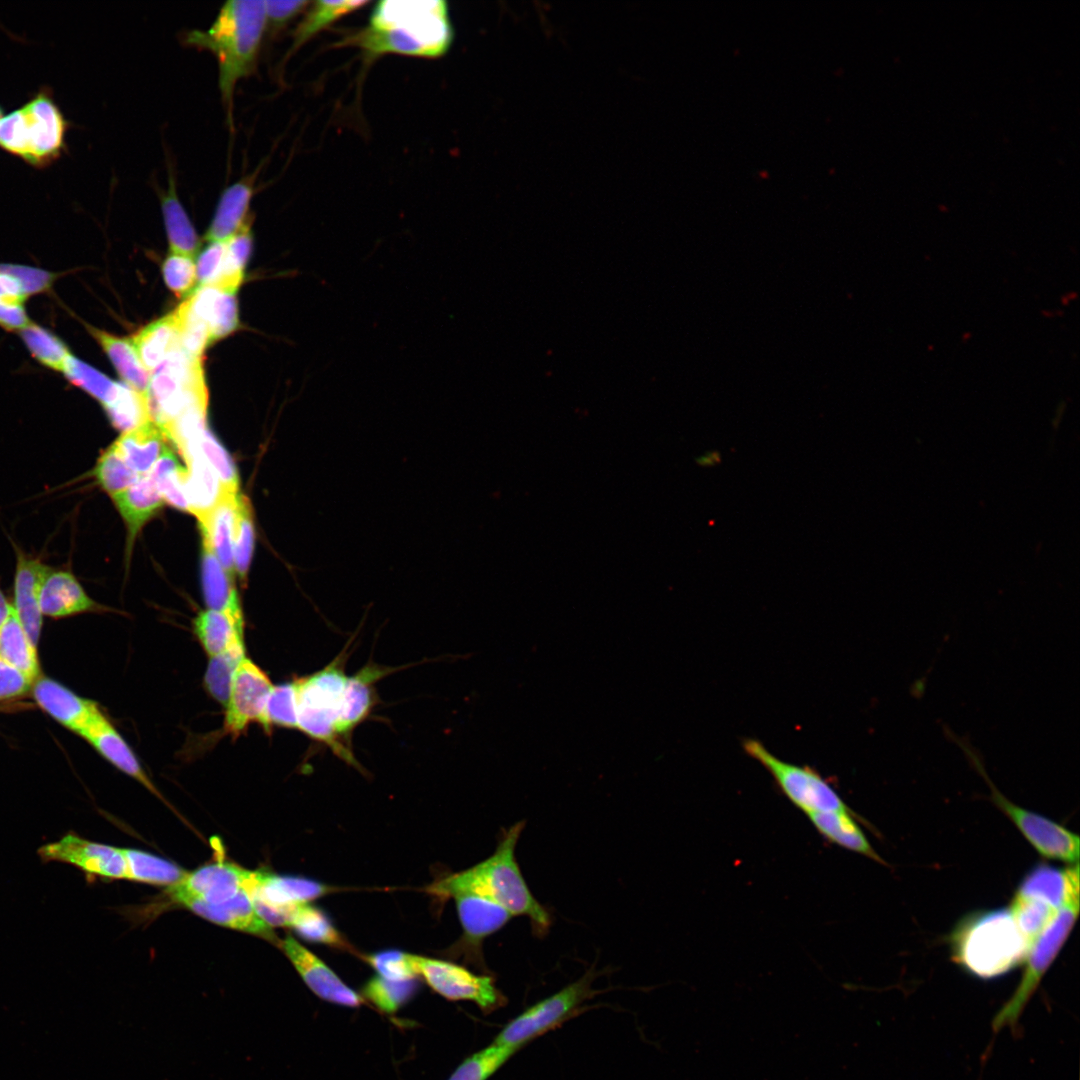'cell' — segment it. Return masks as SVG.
Here are the masks:
<instances>
[{"mask_svg": "<svg viewBox=\"0 0 1080 1080\" xmlns=\"http://www.w3.org/2000/svg\"><path fill=\"white\" fill-rule=\"evenodd\" d=\"M261 726L270 731L273 727L297 728L296 692L293 680L273 685L264 708Z\"/></svg>", "mask_w": 1080, "mask_h": 1080, "instance_id": "obj_49", "label": "cell"}, {"mask_svg": "<svg viewBox=\"0 0 1080 1080\" xmlns=\"http://www.w3.org/2000/svg\"><path fill=\"white\" fill-rule=\"evenodd\" d=\"M12 610L13 605L8 602L7 598L5 597L3 591L0 588V630L8 619Z\"/></svg>", "mask_w": 1080, "mask_h": 1080, "instance_id": "obj_60", "label": "cell"}, {"mask_svg": "<svg viewBox=\"0 0 1080 1080\" xmlns=\"http://www.w3.org/2000/svg\"><path fill=\"white\" fill-rule=\"evenodd\" d=\"M4 112H5V111H4L3 107H2V105L0 104V120H1V119H2V117L4 116V114H5Z\"/></svg>", "mask_w": 1080, "mask_h": 1080, "instance_id": "obj_62", "label": "cell"}, {"mask_svg": "<svg viewBox=\"0 0 1080 1080\" xmlns=\"http://www.w3.org/2000/svg\"><path fill=\"white\" fill-rule=\"evenodd\" d=\"M121 851L127 862L129 880L172 886L187 874L174 863L149 853L122 848Z\"/></svg>", "mask_w": 1080, "mask_h": 1080, "instance_id": "obj_39", "label": "cell"}, {"mask_svg": "<svg viewBox=\"0 0 1080 1080\" xmlns=\"http://www.w3.org/2000/svg\"><path fill=\"white\" fill-rule=\"evenodd\" d=\"M39 605L42 615L52 618L103 609L87 595L72 572L53 568L42 582Z\"/></svg>", "mask_w": 1080, "mask_h": 1080, "instance_id": "obj_24", "label": "cell"}, {"mask_svg": "<svg viewBox=\"0 0 1080 1080\" xmlns=\"http://www.w3.org/2000/svg\"><path fill=\"white\" fill-rule=\"evenodd\" d=\"M280 947L309 989L322 1000L358 1007L364 998L349 988L320 958L292 936L280 941Z\"/></svg>", "mask_w": 1080, "mask_h": 1080, "instance_id": "obj_15", "label": "cell"}, {"mask_svg": "<svg viewBox=\"0 0 1080 1080\" xmlns=\"http://www.w3.org/2000/svg\"><path fill=\"white\" fill-rule=\"evenodd\" d=\"M242 888L251 900L272 906L309 903L331 891L314 880L248 870H244Z\"/></svg>", "mask_w": 1080, "mask_h": 1080, "instance_id": "obj_19", "label": "cell"}, {"mask_svg": "<svg viewBox=\"0 0 1080 1080\" xmlns=\"http://www.w3.org/2000/svg\"><path fill=\"white\" fill-rule=\"evenodd\" d=\"M453 37L446 1L383 0L373 8L368 27L349 41L371 56L438 58L448 52Z\"/></svg>", "mask_w": 1080, "mask_h": 1080, "instance_id": "obj_1", "label": "cell"}, {"mask_svg": "<svg viewBox=\"0 0 1080 1080\" xmlns=\"http://www.w3.org/2000/svg\"><path fill=\"white\" fill-rule=\"evenodd\" d=\"M147 402L152 420L162 430L187 408L208 404L202 358L190 356L177 344L150 373Z\"/></svg>", "mask_w": 1080, "mask_h": 1080, "instance_id": "obj_8", "label": "cell"}, {"mask_svg": "<svg viewBox=\"0 0 1080 1080\" xmlns=\"http://www.w3.org/2000/svg\"><path fill=\"white\" fill-rule=\"evenodd\" d=\"M42 863L71 865L87 876L128 879V866L121 848L85 839L73 831L39 847Z\"/></svg>", "mask_w": 1080, "mask_h": 1080, "instance_id": "obj_13", "label": "cell"}, {"mask_svg": "<svg viewBox=\"0 0 1080 1080\" xmlns=\"http://www.w3.org/2000/svg\"><path fill=\"white\" fill-rule=\"evenodd\" d=\"M0 658L21 671L32 684L40 676L37 648L30 642L14 608L0 630Z\"/></svg>", "mask_w": 1080, "mask_h": 1080, "instance_id": "obj_37", "label": "cell"}, {"mask_svg": "<svg viewBox=\"0 0 1080 1080\" xmlns=\"http://www.w3.org/2000/svg\"><path fill=\"white\" fill-rule=\"evenodd\" d=\"M364 960L387 980L408 981L419 976L414 954L389 950L365 955Z\"/></svg>", "mask_w": 1080, "mask_h": 1080, "instance_id": "obj_54", "label": "cell"}, {"mask_svg": "<svg viewBox=\"0 0 1080 1080\" xmlns=\"http://www.w3.org/2000/svg\"><path fill=\"white\" fill-rule=\"evenodd\" d=\"M20 336L31 355L39 363L54 371H63L71 353L62 339L34 323L21 329Z\"/></svg>", "mask_w": 1080, "mask_h": 1080, "instance_id": "obj_45", "label": "cell"}, {"mask_svg": "<svg viewBox=\"0 0 1080 1080\" xmlns=\"http://www.w3.org/2000/svg\"><path fill=\"white\" fill-rule=\"evenodd\" d=\"M718 456V454L716 456H713V453H710V455L700 456L697 459V462L699 465L702 466L713 465L714 463H717L719 461Z\"/></svg>", "mask_w": 1080, "mask_h": 1080, "instance_id": "obj_61", "label": "cell"}, {"mask_svg": "<svg viewBox=\"0 0 1080 1080\" xmlns=\"http://www.w3.org/2000/svg\"><path fill=\"white\" fill-rule=\"evenodd\" d=\"M32 691L43 710L78 735L102 712L95 702L76 695L50 678L39 676L32 684Z\"/></svg>", "mask_w": 1080, "mask_h": 1080, "instance_id": "obj_21", "label": "cell"}, {"mask_svg": "<svg viewBox=\"0 0 1080 1080\" xmlns=\"http://www.w3.org/2000/svg\"><path fill=\"white\" fill-rule=\"evenodd\" d=\"M199 448L216 474L224 494H239V476L236 466L225 448L206 428L199 439Z\"/></svg>", "mask_w": 1080, "mask_h": 1080, "instance_id": "obj_51", "label": "cell"}, {"mask_svg": "<svg viewBox=\"0 0 1080 1080\" xmlns=\"http://www.w3.org/2000/svg\"><path fill=\"white\" fill-rule=\"evenodd\" d=\"M177 903L216 924L269 940L275 939L272 928L259 917L243 888L234 897L220 904H209L193 898H183Z\"/></svg>", "mask_w": 1080, "mask_h": 1080, "instance_id": "obj_23", "label": "cell"}, {"mask_svg": "<svg viewBox=\"0 0 1080 1080\" xmlns=\"http://www.w3.org/2000/svg\"><path fill=\"white\" fill-rule=\"evenodd\" d=\"M148 474L165 502L181 511L190 512L184 488L186 468L180 465L168 446Z\"/></svg>", "mask_w": 1080, "mask_h": 1080, "instance_id": "obj_41", "label": "cell"}, {"mask_svg": "<svg viewBox=\"0 0 1080 1080\" xmlns=\"http://www.w3.org/2000/svg\"><path fill=\"white\" fill-rule=\"evenodd\" d=\"M14 549L16 570L13 608L30 642L37 648L43 617L39 605L40 589L51 567L16 545Z\"/></svg>", "mask_w": 1080, "mask_h": 1080, "instance_id": "obj_18", "label": "cell"}, {"mask_svg": "<svg viewBox=\"0 0 1080 1080\" xmlns=\"http://www.w3.org/2000/svg\"><path fill=\"white\" fill-rule=\"evenodd\" d=\"M236 496L225 495L210 514L199 522L201 534L207 536L217 559L228 577L234 582L236 572L233 540Z\"/></svg>", "mask_w": 1080, "mask_h": 1080, "instance_id": "obj_33", "label": "cell"}, {"mask_svg": "<svg viewBox=\"0 0 1080 1080\" xmlns=\"http://www.w3.org/2000/svg\"><path fill=\"white\" fill-rule=\"evenodd\" d=\"M245 655V645L240 643L209 660L204 686L209 695L223 706L228 699L235 669Z\"/></svg>", "mask_w": 1080, "mask_h": 1080, "instance_id": "obj_47", "label": "cell"}, {"mask_svg": "<svg viewBox=\"0 0 1080 1080\" xmlns=\"http://www.w3.org/2000/svg\"><path fill=\"white\" fill-rule=\"evenodd\" d=\"M87 330L102 347L124 383L147 397L150 372L142 364L131 340L90 325Z\"/></svg>", "mask_w": 1080, "mask_h": 1080, "instance_id": "obj_32", "label": "cell"}, {"mask_svg": "<svg viewBox=\"0 0 1080 1080\" xmlns=\"http://www.w3.org/2000/svg\"><path fill=\"white\" fill-rule=\"evenodd\" d=\"M254 180V175L247 176L222 192L205 240L227 241L250 219L248 212L255 191Z\"/></svg>", "mask_w": 1080, "mask_h": 1080, "instance_id": "obj_27", "label": "cell"}, {"mask_svg": "<svg viewBox=\"0 0 1080 1080\" xmlns=\"http://www.w3.org/2000/svg\"><path fill=\"white\" fill-rule=\"evenodd\" d=\"M266 25L265 1L230 0L209 29L191 30L184 37L186 45L215 56L219 90L230 125L236 84L254 70Z\"/></svg>", "mask_w": 1080, "mask_h": 1080, "instance_id": "obj_2", "label": "cell"}, {"mask_svg": "<svg viewBox=\"0 0 1080 1080\" xmlns=\"http://www.w3.org/2000/svg\"><path fill=\"white\" fill-rule=\"evenodd\" d=\"M418 974L438 994L448 1000L474 1002L485 1013L506 1003L505 996L488 975H476L457 964L415 955Z\"/></svg>", "mask_w": 1080, "mask_h": 1080, "instance_id": "obj_12", "label": "cell"}, {"mask_svg": "<svg viewBox=\"0 0 1080 1080\" xmlns=\"http://www.w3.org/2000/svg\"><path fill=\"white\" fill-rule=\"evenodd\" d=\"M1079 914V865L1070 866L1066 897L1056 915L1039 935L1025 959V969L1015 992L996 1014L995 1031L1015 1026L1072 931Z\"/></svg>", "mask_w": 1080, "mask_h": 1080, "instance_id": "obj_7", "label": "cell"}, {"mask_svg": "<svg viewBox=\"0 0 1080 1080\" xmlns=\"http://www.w3.org/2000/svg\"><path fill=\"white\" fill-rule=\"evenodd\" d=\"M950 943L953 960L983 979L1009 972L1030 951L1008 907L968 916L956 927Z\"/></svg>", "mask_w": 1080, "mask_h": 1080, "instance_id": "obj_4", "label": "cell"}, {"mask_svg": "<svg viewBox=\"0 0 1080 1080\" xmlns=\"http://www.w3.org/2000/svg\"><path fill=\"white\" fill-rule=\"evenodd\" d=\"M70 127L52 90L42 86L20 107L4 114L0 120V149L33 168L43 169L67 151Z\"/></svg>", "mask_w": 1080, "mask_h": 1080, "instance_id": "obj_5", "label": "cell"}, {"mask_svg": "<svg viewBox=\"0 0 1080 1080\" xmlns=\"http://www.w3.org/2000/svg\"><path fill=\"white\" fill-rule=\"evenodd\" d=\"M226 251V241L209 242L196 262L198 286L212 285L218 279Z\"/></svg>", "mask_w": 1080, "mask_h": 1080, "instance_id": "obj_56", "label": "cell"}, {"mask_svg": "<svg viewBox=\"0 0 1080 1080\" xmlns=\"http://www.w3.org/2000/svg\"><path fill=\"white\" fill-rule=\"evenodd\" d=\"M254 541L255 532L251 504L247 497L238 494L235 501L233 550L235 572L242 585L246 583L254 551Z\"/></svg>", "mask_w": 1080, "mask_h": 1080, "instance_id": "obj_43", "label": "cell"}, {"mask_svg": "<svg viewBox=\"0 0 1080 1080\" xmlns=\"http://www.w3.org/2000/svg\"><path fill=\"white\" fill-rule=\"evenodd\" d=\"M591 972L559 992L529 1007L512 1019L493 1043L519 1049L528 1041L551 1030L574 1015L579 1006L593 996Z\"/></svg>", "mask_w": 1080, "mask_h": 1080, "instance_id": "obj_11", "label": "cell"}, {"mask_svg": "<svg viewBox=\"0 0 1080 1080\" xmlns=\"http://www.w3.org/2000/svg\"><path fill=\"white\" fill-rule=\"evenodd\" d=\"M168 188L160 193L161 210L170 252L191 256L199 247V238L177 193L174 176L170 173Z\"/></svg>", "mask_w": 1080, "mask_h": 1080, "instance_id": "obj_35", "label": "cell"}, {"mask_svg": "<svg viewBox=\"0 0 1080 1080\" xmlns=\"http://www.w3.org/2000/svg\"><path fill=\"white\" fill-rule=\"evenodd\" d=\"M164 431L154 422L121 433L114 442L127 464L140 476L148 474L167 446Z\"/></svg>", "mask_w": 1080, "mask_h": 1080, "instance_id": "obj_31", "label": "cell"}, {"mask_svg": "<svg viewBox=\"0 0 1080 1080\" xmlns=\"http://www.w3.org/2000/svg\"><path fill=\"white\" fill-rule=\"evenodd\" d=\"M162 274L167 287L177 297L191 294L197 283L196 263L189 255L170 252L163 261Z\"/></svg>", "mask_w": 1080, "mask_h": 1080, "instance_id": "obj_55", "label": "cell"}, {"mask_svg": "<svg viewBox=\"0 0 1080 1080\" xmlns=\"http://www.w3.org/2000/svg\"><path fill=\"white\" fill-rule=\"evenodd\" d=\"M193 632L209 658L217 656L244 643L242 610H202L193 619Z\"/></svg>", "mask_w": 1080, "mask_h": 1080, "instance_id": "obj_28", "label": "cell"}, {"mask_svg": "<svg viewBox=\"0 0 1080 1080\" xmlns=\"http://www.w3.org/2000/svg\"><path fill=\"white\" fill-rule=\"evenodd\" d=\"M175 312L140 329L130 340L148 372L154 371L178 344Z\"/></svg>", "mask_w": 1080, "mask_h": 1080, "instance_id": "obj_34", "label": "cell"}, {"mask_svg": "<svg viewBox=\"0 0 1080 1080\" xmlns=\"http://www.w3.org/2000/svg\"><path fill=\"white\" fill-rule=\"evenodd\" d=\"M182 456L187 463L184 488L190 513L200 522L226 494L199 445L186 450Z\"/></svg>", "mask_w": 1080, "mask_h": 1080, "instance_id": "obj_26", "label": "cell"}, {"mask_svg": "<svg viewBox=\"0 0 1080 1080\" xmlns=\"http://www.w3.org/2000/svg\"><path fill=\"white\" fill-rule=\"evenodd\" d=\"M346 648L323 669L293 679L296 692L297 728L309 738L328 746L347 764L359 769L353 751L338 736V722L349 676L345 673Z\"/></svg>", "mask_w": 1080, "mask_h": 1080, "instance_id": "obj_6", "label": "cell"}, {"mask_svg": "<svg viewBox=\"0 0 1080 1080\" xmlns=\"http://www.w3.org/2000/svg\"><path fill=\"white\" fill-rule=\"evenodd\" d=\"M308 4H310V2L305 0L265 1L266 23L271 26L273 30H279L293 17L298 15Z\"/></svg>", "mask_w": 1080, "mask_h": 1080, "instance_id": "obj_58", "label": "cell"}, {"mask_svg": "<svg viewBox=\"0 0 1080 1080\" xmlns=\"http://www.w3.org/2000/svg\"><path fill=\"white\" fill-rule=\"evenodd\" d=\"M111 499L127 526L130 546L141 528L165 503L149 474L141 476L131 486L111 496Z\"/></svg>", "mask_w": 1080, "mask_h": 1080, "instance_id": "obj_29", "label": "cell"}, {"mask_svg": "<svg viewBox=\"0 0 1080 1080\" xmlns=\"http://www.w3.org/2000/svg\"><path fill=\"white\" fill-rule=\"evenodd\" d=\"M517 1049L492 1043L465 1059L448 1080H487Z\"/></svg>", "mask_w": 1080, "mask_h": 1080, "instance_id": "obj_50", "label": "cell"}, {"mask_svg": "<svg viewBox=\"0 0 1080 1080\" xmlns=\"http://www.w3.org/2000/svg\"><path fill=\"white\" fill-rule=\"evenodd\" d=\"M743 748L769 772L792 804L806 815L830 811L855 813L815 769L782 761L755 739H746Z\"/></svg>", "mask_w": 1080, "mask_h": 1080, "instance_id": "obj_10", "label": "cell"}, {"mask_svg": "<svg viewBox=\"0 0 1080 1080\" xmlns=\"http://www.w3.org/2000/svg\"><path fill=\"white\" fill-rule=\"evenodd\" d=\"M93 475L110 497L128 488L141 477L127 464L115 443L98 458Z\"/></svg>", "mask_w": 1080, "mask_h": 1080, "instance_id": "obj_48", "label": "cell"}, {"mask_svg": "<svg viewBox=\"0 0 1080 1080\" xmlns=\"http://www.w3.org/2000/svg\"><path fill=\"white\" fill-rule=\"evenodd\" d=\"M415 984L414 980L391 981L376 975L364 986L363 995L381 1011L392 1013L411 997Z\"/></svg>", "mask_w": 1080, "mask_h": 1080, "instance_id": "obj_52", "label": "cell"}, {"mask_svg": "<svg viewBox=\"0 0 1080 1080\" xmlns=\"http://www.w3.org/2000/svg\"><path fill=\"white\" fill-rule=\"evenodd\" d=\"M816 831L827 841L849 851L861 854L880 864H886L873 849L867 837L855 821L856 813L813 812L807 814Z\"/></svg>", "mask_w": 1080, "mask_h": 1080, "instance_id": "obj_30", "label": "cell"}, {"mask_svg": "<svg viewBox=\"0 0 1080 1080\" xmlns=\"http://www.w3.org/2000/svg\"><path fill=\"white\" fill-rule=\"evenodd\" d=\"M367 4L368 2L364 0H319L313 2L294 32L291 51H295L329 24Z\"/></svg>", "mask_w": 1080, "mask_h": 1080, "instance_id": "obj_38", "label": "cell"}, {"mask_svg": "<svg viewBox=\"0 0 1080 1080\" xmlns=\"http://www.w3.org/2000/svg\"><path fill=\"white\" fill-rule=\"evenodd\" d=\"M394 669L369 663L348 678L338 722V736L345 747L351 748L353 730L365 721L377 704L375 683Z\"/></svg>", "mask_w": 1080, "mask_h": 1080, "instance_id": "obj_20", "label": "cell"}, {"mask_svg": "<svg viewBox=\"0 0 1080 1080\" xmlns=\"http://www.w3.org/2000/svg\"><path fill=\"white\" fill-rule=\"evenodd\" d=\"M24 302V300L0 293V326L2 328L21 330L30 323Z\"/></svg>", "mask_w": 1080, "mask_h": 1080, "instance_id": "obj_59", "label": "cell"}, {"mask_svg": "<svg viewBox=\"0 0 1080 1080\" xmlns=\"http://www.w3.org/2000/svg\"><path fill=\"white\" fill-rule=\"evenodd\" d=\"M202 535V588L207 608L214 610H242L235 582L232 581L219 560L206 535Z\"/></svg>", "mask_w": 1080, "mask_h": 1080, "instance_id": "obj_36", "label": "cell"}, {"mask_svg": "<svg viewBox=\"0 0 1080 1080\" xmlns=\"http://www.w3.org/2000/svg\"><path fill=\"white\" fill-rule=\"evenodd\" d=\"M451 897L456 902L464 932L458 947L472 961L480 963L483 940L502 928L513 916L500 905L473 893L459 892Z\"/></svg>", "mask_w": 1080, "mask_h": 1080, "instance_id": "obj_16", "label": "cell"}, {"mask_svg": "<svg viewBox=\"0 0 1080 1080\" xmlns=\"http://www.w3.org/2000/svg\"><path fill=\"white\" fill-rule=\"evenodd\" d=\"M273 685L267 673L245 655L235 669L224 706V731L238 737L252 723L261 725Z\"/></svg>", "mask_w": 1080, "mask_h": 1080, "instance_id": "obj_14", "label": "cell"}, {"mask_svg": "<svg viewBox=\"0 0 1080 1080\" xmlns=\"http://www.w3.org/2000/svg\"><path fill=\"white\" fill-rule=\"evenodd\" d=\"M79 735L117 769L134 778L154 795L164 800L145 773L134 751L102 712Z\"/></svg>", "mask_w": 1080, "mask_h": 1080, "instance_id": "obj_22", "label": "cell"}, {"mask_svg": "<svg viewBox=\"0 0 1080 1080\" xmlns=\"http://www.w3.org/2000/svg\"><path fill=\"white\" fill-rule=\"evenodd\" d=\"M174 312L179 346L190 356L202 358L204 350L212 343L207 325L188 309L185 301Z\"/></svg>", "mask_w": 1080, "mask_h": 1080, "instance_id": "obj_53", "label": "cell"}, {"mask_svg": "<svg viewBox=\"0 0 1080 1080\" xmlns=\"http://www.w3.org/2000/svg\"><path fill=\"white\" fill-rule=\"evenodd\" d=\"M236 293L205 285L198 286L185 300L188 309L207 325L212 342L228 336L239 326Z\"/></svg>", "mask_w": 1080, "mask_h": 1080, "instance_id": "obj_25", "label": "cell"}, {"mask_svg": "<svg viewBox=\"0 0 1080 1080\" xmlns=\"http://www.w3.org/2000/svg\"><path fill=\"white\" fill-rule=\"evenodd\" d=\"M523 828V822L514 824L504 831L490 857L434 882L426 890L445 897L459 892L476 894L505 908L512 916L528 917L537 934L545 933L551 923L550 916L530 892L515 859V847Z\"/></svg>", "mask_w": 1080, "mask_h": 1080, "instance_id": "obj_3", "label": "cell"}, {"mask_svg": "<svg viewBox=\"0 0 1080 1080\" xmlns=\"http://www.w3.org/2000/svg\"><path fill=\"white\" fill-rule=\"evenodd\" d=\"M290 927L308 941L350 949V945L332 925L325 913L309 903L298 905Z\"/></svg>", "mask_w": 1080, "mask_h": 1080, "instance_id": "obj_44", "label": "cell"}, {"mask_svg": "<svg viewBox=\"0 0 1080 1080\" xmlns=\"http://www.w3.org/2000/svg\"><path fill=\"white\" fill-rule=\"evenodd\" d=\"M103 408L112 425L122 433L153 421L147 397L125 383H119L117 395Z\"/></svg>", "mask_w": 1080, "mask_h": 1080, "instance_id": "obj_40", "label": "cell"}, {"mask_svg": "<svg viewBox=\"0 0 1080 1080\" xmlns=\"http://www.w3.org/2000/svg\"><path fill=\"white\" fill-rule=\"evenodd\" d=\"M62 372L73 385L87 392L102 405L111 402L117 395L118 382L72 354L66 360Z\"/></svg>", "mask_w": 1080, "mask_h": 1080, "instance_id": "obj_46", "label": "cell"}, {"mask_svg": "<svg viewBox=\"0 0 1080 1080\" xmlns=\"http://www.w3.org/2000/svg\"><path fill=\"white\" fill-rule=\"evenodd\" d=\"M32 682L18 669L0 658V700L27 693Z\"/></svg>", "mask_w": 1080, "mask_h": 1080, "instance_id": "obj_57", "label": "cell"}, {"mask_svg": "<svg viewBox=\"0 0 1080 1080\" xmlns=\"http://www.w3.org/2000/svg\"><path fill=\"white\" fill-rule=\"evenodd\" d=\"M243 868L215 862L188 873L178 883L169 886L170 897L177 902L193 898L209 904H220L234 897L242 889Z\"/></svg>", "mask_w": 1080, "mask_h": 1080, "instance_id": "obj_17", "label": "cell"}, {"mask_svg": "<svg viewBox=\"0 0 1080 1080\" xmlns=\"http://www.w3.org/2000/svg\"><path fill=\"white\" fill-rule=\"evenodd\" d=\"M952 738L986 781L990 789L991 801L1011 820L1033 848L1047 859L1065 862L1068 865L1078 864V835L1051 819L1027 810L1006 798L989 778L982 759L975 750L955 736Z\"/></svg>", "mask_w": 1080, "mask_h": 1080, "instance_id": "obj_9", "label": "cell"}, {"mask_svg": "<svg viewBox=\"0 0 1080 1080\" xmlns=\"http://www.w3.org/2000/svg\"><path fill=\"white\" fill-rule=\"evenodd\" d=\"M251 219L226 241V251L221 273L212 285L223 290L237 292L252 250Z\"/></svg>", "mask_w": 1080, "mask_h": 1080, "instance_id": "obj_42", "label": "cell"}]
</instances>
